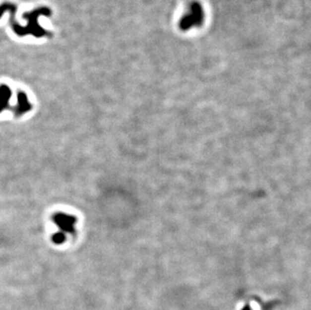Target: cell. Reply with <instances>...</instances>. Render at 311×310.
<instances>
[{
    "instance_id": "cell-1",
    "label": "cell",
    "mask_w": 311,
    "mask_h": 310,
    "mask_svg": "<svg viewBox=\"0 0 311 310\" xmlns=\"http://www.w3.org/2000/svg\"><path fill=\"white\" fill-rule=\"evenodd\" d=\"M204 21V10L201 4L197 1L191 2L187 10V13L183 15L180 20L179 26L183 31H188L192 28L199 27Z\"/></svg>"
}]
</instances>
